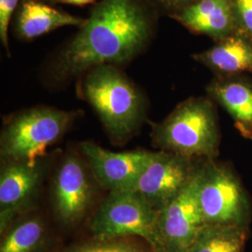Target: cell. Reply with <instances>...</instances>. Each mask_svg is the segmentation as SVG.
Here are the masks:
<instances>
[{
	"instance_id": "18",
	"label": "cell",
	"mask_w": 252,
	"mask_h": 252,
	"mask_svg": "<svg viewBox=\"0 0 252 252\" xmlns=\"http://www.w3.org/2000/svg\"><path fill=\"white\" fill-rule=\"evenodd\" d=\"M63 252H145L138 244L126 238L96 239L95 242L83 244Z\"/></svg>"
},
{
	"instance_id": "21",
	"label": "cell",
	"mask_w": 252,
	"mask_h": 252,
	"mask_svg": "<svg viewBox=\"0 0 252 252\" xmlns=\"http://www.w3.org/2000/svg\"><path fill=\"white\" fill-rule=\"evenodd\" d=\"M158 11L166 12L172 16L199 0H151Z\"/></svg>"
},
{
	"instance_id": "8",
	"label": "cell",
	"mask_w": 252,
	"mask_h": 252,
	"mask_svg": "<svg viewBox=\"0 0 252 252\" xmlns=\"http://www.w3.org/2000/svg\"><path fill=\"white\" fill-rule=\"evenodd\" d=\"M196 171L197 168L192 166L189 158L166 151L153 153L150 162L130 190L135 191L160 211L180 193Z\"/></svg>"
},
{
	"instance_id": "19",
	"label": "cell",
	"mask_w": 252,
	"mask_h": 252,
	"mask_svg": "<svg viewBox=\"0 0 252 252\" xmlns=\"http://www.w3.org/2000/svg\"><path fill=\"white\" fill-rule=\"evenodd\" d=\"M233 5L238 34L252 39V0H233Z\"/></svg>"
},
{
	"instance_id": "6",
	"label": "cell",
	"mask_w": 252,
	"mask_h": 252,
	"mask_svg": "<svg viewBox=\"0 0 252 252\" xmlns=\"http://www.w3.org/2000/svg\"><path fill=\"white\" fill-rule=\"evenodd\" d=\"M198 198L207 224L244 225L249 213L247 197L225 167L208 163L200 168Z\"/></svg>"
},
{
	"instance_id": "9",
	"label": "cell",
	"mask_w": 252,
	"mask_h": 252,
	"mask_svg": "<svg viewBox=\"0 0 252 252\" xmlns=\"http://www.w3.org/2000/svg\"><path fill=\"white\" fill-rule=\"evenodd\" d=\"M81 149L96 180L109 191L132 189L153 154L146 151L112 153L91 141L82 142Z\"/></svg>"
},
{
	"instance_id": "20",
	"label": "cell",
	"mask_w": 252,
	"mask_h": 252,
	"mask_svg": "<svg viewBox=\"0 0 252 252\" xmlns=\"http://www.w3.org/2000/svg\"><path fill=\"white\" fill-rule=\"evenodd\" d=\"M22 0H0V40L5 53L10 56L9 29L12 16L15 14Z\"/></svg>"
},
{
	"instance_id": "4",
	"label": "cell",
	"mask_w": 252,
	"mask_h": 252,
	"mask_svg": "<svg viewBox=\"0 0 252 252\" xmlns=\"http://www.w3.org/2000/svg\"><path fill=\"white\" fill-rule=\"evenodd\" d=\"M80 111L38 106L19 111L6 122L0 153L9 162H35L69 129Z\"/></svg>"
},
{
	"instance_id": "3",
	"label": "cell",
	"mask_w": 252,
	"mask_h": 252,
	"mask_svg": "<svg viewBox=\"0 0 252 252\" xmlns=\"http://www.w3.org/2000/svg\"><path fill=\"white\" fill-rule=\"evenodd\" d=\"M154 141L166 152L186 158H212L218 153L219 130L212 102L190 97L153 128Z\"/></svg>"
},
{
	"instance_id": "14",
	"label": "cell",
	"mask_w": 252,
	"mask_h": 252,
	"mask_svg": "<svg viewBox=\"0 0 252 252\" xmlns=\"http://www.w3.org/2000/svg\"><path fill=\"white\" fill-rule=\"evenodd\" d=\"M193 58L213 71L222 74L252 71V39L232 35L218 40L216 45L193 55Z\"/></svg>"
},
{
	"instance_id": "10",
	"label": "cell",
	"mask_w": 252,
	"mask_h": 252,
	"mask_svg": "<svg viewBox=\"0 0 252 252\" xmlns=\"http://www.w3.org/2000/svg\"><path fill=\"white\" fill-rule=\"evenodd\" d=\"M45 165L35 162H9L0 175V232L9 230L12 220L33 200L43 180Z\"/></svg>"
},
{
	"instance_id": "13",
	"label": "cell",
	"mask_w": 252,
	"mask_h": 252,
	"mask_svg": "<svg viewBox=\"0 0 252 252\" xmlns=\"http://www.w3.org/2000/svg\"><path fill=\"white\" fill-rule=\"evenodd\" d=\"M171 17L191 32L217 40L234 35L236 29L233 0H199Z\"/></svg>"
},
{
	"instance_id": "11",
	"label": "cell",
	"mask_w": 252,
	"mask_h": 252,
	"mask_svg": "<svg viewBox=\"0 0 252 252\" xmlns=\"http://www.w3.org/2000/svg\"><path fill=\"white\" fill-rule=\"evenodd\" d=\"M91 197L90 181L83 163L73 155L67 156L54 178L56 214L65 223L76 222L87 210Z\"/></svg>"
},
{
	"instance_id": "5",
	"label": "cell",
	"mask_w": 252,
	"mask_h": 252,
	"mask_svg": "<svg viewBox=\"0 0 252 252\" xmlns=\"http://www.w3.org/2000/svg\"><path fill=\"white\" fill-rule=\"evenodd\" d=\"M159 211L134 190L109 191L93 217L90 229L95 239L138 236L152 247L153 252H162L158 228Z\"/></svg>"
},
{
	"instance_id": "15",
	"label": "cell",
	"mask_w": 252,
	"mask_h": 252,
	"mask_svg": "<svg viewBox=\"0 0 252 252\" xmlns=\"http://www.w3.org/2000/svg\"><path fill=\"white\" fill-rule=\"evenodd\" d=\"M238 126L245 129L252 128V87L243 81H215L207 88Z\"/></svg>"
},
{
	"instance_id": "12",
	"label": "cell",
	"mask_w": 252,
	"mask_h": 252,
	"mask_svg": "<svg viewBox=\"0 0 252 252\" xmlns=\"http://www.w3.org/2000/svg\"><path fill=\"white\" fill-rule=\"evenodd\" d=\"M13 29L22 40H33L63 27H82L87 18L56 9L44 0H22L14 14Z\"/></svg>"
},
{
	"instance_id": "22",
	"label": "cell",
	"mask_w": 252,
	"mask_h": 252,
	"mask_svg": "<svg viewBox=\"0 0 252 252\" xmlns=\"http://www.w3.org/2000/svg\"><path fill=\"white\" fill-rule=\"evenodd\" d=\"M47 3L54 5V4H70L76 6H84L88 4H96L100 0H44Z\"/></svg>"
},
{
	"instance_id": "2",
	"label": "cell",
	"mask_w": 252,
	"mask_h": 252,
	"mask_svg": "<svg viewBox=\"0 0 252 252\" xmlns=\"http://www.w3.org/2000/svg\"><path fill=\"white\" fill-rule=\"evenodd\" d=\"M78 91L117 141L133 135L144 121V95L119 66L101 64L88 70L80 77Z\"/></svg>"
},
{
	"instance_id": "1",
	"label": "cell",
	"mask_w": 252,
	"mask_h": 252,
	"mask_svg": "<svg viewBox=\"0 0 252 252\" xmlns=\"http://www.w3.org/2000/svg\"><path fill=\"white\" fill-rule=\"evenodd\" d=\"M158 9L151 0H100L79 31L47 63L51 81L63 83L101 64L122 67L152 43Z\"/></svg>"
},
{
	"instance_id": "16",
	"label": "cell",
	"mask_w": 252,
	"mask_h": 252,
	"mask_svg": "<svg viewBox=\"0 0 252 252\" xmlns=\"http://www.w3.org/2000/svg\"><path fill=\"white\" fill-rule=\"evenodd\" d=\"M246 235L244 225L207 224L188 252H242Z\"/></svg>"
},
{
	"instance_id": "7",
	"label": "cell",
	"mask_w": 252,
	"mask_h": 252,
	"mask_svg": "<svg viewBox=\"0 0 252 252\" xmlns=\"http://www.w3.org/2000/svg\"><path fill=\"white\" fill-rule=\"evenodd\" d=\"M200 168L180 193L159 211L162 252H188L207 225L198 198Z\"/></svg>"
},
{
	"instance_id": "17",
	"label": "cell",
	"mask_w": 252,
	"mask_h": 252,
	"mask_svg": "<svg viewBox=\"0 0 252 252\" xmlns=\"http://www.w3.org/2000/svg\"><path fill=\"white\" fill-rule=\"evenodd\" d=\"M45 237L43 221L36 217L17 222L2 239L0 252H36Z\"/></svg>"
}]
</instances>
